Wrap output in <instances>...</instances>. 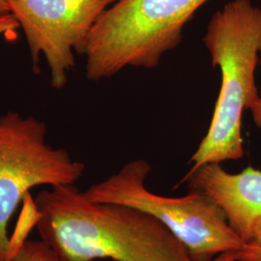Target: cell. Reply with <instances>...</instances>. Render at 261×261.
<instances>
[{"mask_svg": "<svg viewBox=\"0 0 261 261\" xmlns=\"http://www.w3.org/2000/svg\"><path fill=\"white\" fill-rule=\"evenodd\" d=\"M41 241L64 261H235L238 252L197 260L153 216L130 206L91 201L75 184L41 191L34 200Z\"/></svg>", "mask_w": 261, "mask_h": 261, "instance_id": "cell-1", "label": "cell"}, {"mask_svg": "<svg viewBox=\"0 0 261 261\" xmlns=\"http://www.w3.org/2000/svg\"><path fill=\"white\" fill-rule=\"evenodd\" d=\"M222 84L209 129L190 163L207 164L244 156L242 119L257 97L254 72L261 54V8L252 0H232L215 12L202 39Z\"/></svg>", "mask_w": 261, "mask_h": 261, "instance_id": "cell-2", "label": "cell"}, {"mask_svg": "<svg viewBox=\"0 0 261 261\" xmlns=\"http://www.w3.org/2000/svg\"><path fill=\"white\" fill-rule=\"evenodd\" d=\"M208 0H117L91 29L85 75L100 82L127 67L153 69L181 44L183 29Z\"/></svg>", "mask_w": 261, "mask_h": 261, "instance_id": "cell-3", "label": "cell"}, {"mask_svg": "<svg viewBox=\"0 0 261 261\" xmlns=\"http://www.w3.org/2000/svg\"><path fill=\"white\" fill-rule=\"evenodd\" d=\"M150 170L147 161H130L112 176L89 187L84 196L91 201L130 206L153 216L197 260L242 250L246 244L214 201L196 190L181 197L154 194L145 186Z\"/></svg>", "mask_w": 261, "mask_h": 261, "instance_id": "cell-4", "label": "cell"}, {"mask_svg": "<svg viewBox=\"0 0 261 261\" xmlns=\"http://www.w3.org/2000/svg\"><path fill=\"white\" fill-rule=\"evenodd\" d=\"M47 126L32 115L0 116V253L11 252L10 221L19 203L38 186L75 184L85 165L47 141Z\"/></svg>", "mask_w": 261, "mask_h": 261, "instance_id": "cell-5", "label": "cell"}, {"mask_svg": "<svg viewBox=\"0 0 261 261\" xmlns=\"http://www.w3.org/2000/svg\"><path fill=\"white\" fill-rule=\"evenodd\" d=\"M117 0H6L28 42L32 67L40 74L45 56L50 84L61 90L75 67V54L84 55L88 35L106 10Z\"/></svg>", "mask_w": 261, "mask_h": 261, "instance_id": "cell-6", "label": "cell"}, {"mask_svg": "<svg viewBox=\"0 0 261 261\" xmlns=\"http://www.w3.org/2000/svg\"><path fill=\"white\" fill-rule=\"evenodd\" d=\"M183 182L214 201L234 231L249 243L261 222L260 170L248 167L240 173H229L220 164H207L190 170L180 184Z\"/></svg>", "mask_w": 261, "mask_h": 261, "instance_id": "cell-7", "label": "cell"}, {"mask_svg": "<svg viewBox=\"0 0 261 261\" xmlns=\"http://www.w3.org/2000/svg\"><path fill=\"white\" fill-rule=\"evenodd\" d=\"M7 261H64L46 243L28 240L10 252Z\"/></svg>", "mask_w": 261, "mask_h": 261, "instance_id": "cell-8", "label": "cell"}, {"mask_svg": "<svg viewBox=\"0 0 261 261\" xmlns=\"http://www.w3.org/2000/svg\"><path fill=\"white\" fill-rule=\"evenodd\" d=\"M19 28V22L11 13L0 14V37L13 34Z\"/></svg>", "mask_w": 261, "mask_h": 261, "instance_id": "cell-9", "label": "cell"}, {"mask_svg": "<svg viewBox=\"0 0 261 261\" xmlns=\"http://www.w3.org/2000/svg\"><path fill=\"white\" fill-rule=\"evenodd\" d=\"M238 259L248 261H261V247L246 244L238 252Z\"/></svg>", "mask_w": 261, "mask_h": 261, "instance_id": "cell-10", "label": "cell"}, {"mask_svg": "<svg viewBox=\"0 0 261 261\" xmlns=\"http://www.w3.org/2000/svg\"><path fill=\"white\" fill-rule=\"evenodd\" d=\"M249 111L252 112V120L255 126L261 130V97H257L251 105Z\"/></svg>", "mask_w": 261, "mask_h": 261, "instance_id": "cell-11", "label": "cell"}, {"mask_svg": "<svg viewBox=\"0 0 261 261\" xmlns=\"http://www.w3.org/2000/svg\"><path fill=\"white\" fill-rule=\"evenodd\" d=\"M248 245H252V246H257L261 247V222L254 230V233L252 235V239L247 243Z\"/></svg>", "mask_w": 261, "mask_h": 261, "instance_id": "cell-12", "label": "cell"}, {"mask_svg": "<svg viewBox=\"0 0 261 261\" xmlns=\"http://www.w3.org/2000/svg\"><path fill=\"white\" fill-rule=\"evenodd\" d=\"M4 13H10L9 7L6 0H0V14Z\"/></svg>", "mask_w": 261, "mask_h": 261, "instance_id": "cell-13", "label": "cell"}, {"mask_svg": "<svg viewBox=\"0 0 261 261\" xmlns=\"http://www.w3.org/2000/svg\"><path fill=\"white\" fill-rule=\"evenodd\" d=\"M0 261H7L2 255H1V253H0Z\"/></svg>", "mask_w": 261, "mask_h": 261, "instance_id": "cell-14", "label": "cell"}, {"mask_svg": "<svg viewBox=\"0 0 261 261\" xmlns=\"http://www.w3.org/2000/svg\"><path fill=\"white\" fill-rule=\"evenodd\" d=\"M235 261H248V260H243V259H237V260Z\"/></svg>", "mask_w": 261, "mask_h": 261, "instance_id": "cell-15", "label": "cell"}]
</instances>
